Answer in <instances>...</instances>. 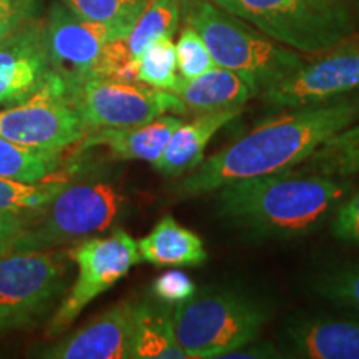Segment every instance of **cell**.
Masks as SVG:
<instances>
[{"instance_id":"obj_1","label":"cell","mask_w":359,"mask_h":359,"mask_svg":"<svg viewBox=\"0 0 359 359\" xmlns=\"http://www.w3.org/2000/svg\"><path fill=\"white\" fill-rule=\"evenodd\" d=\"M359 118V97L296 107L258 123L201 161L175 185L180 198L215 193L224 185L298 168L314 151Z\"/></svg>"},{"instance_id":"obj_2","label":"cell","mask_w":359,"mask_h":359,"mask_svg":"<svg viewBox=\"0 0 359 359\" xmlns=\"http://www.w3.org/2000/svg\"><path fill=\"white\" fill-rule=\"evenodd\" d=\"M351 191L344 178L294 168L224 185L217 191V210L250 236L291 240L331 223Z\"/></svg>"},{"instance_id":"obj_3","label":"cell","mask_w":359,"mask_h":359,"mask_svg":"<svg viewBox=\"0 0 359 359\" xmlns=\"http://www.w3.org/2000/svg\"><path fill=\"white\" fill-rule=\"evenodd\" d=\"M125 210L127 195L118 175L105 165L79 168L42 210L32 213L12 251L55 250L77 243L115 228Z\"/></svg>"},{"instance_id":"obj_4","label":"cell","mask_w":359,"mask_h":359,"mask_svg":"<svg viewBox=\"0 0 359 359\" xmlns=\"http://www.w3.org/2000/svg\"><path fill=\"white\" fill-rule=\"evenodd\" d=\"M183 7L187 24L201 35L215 64L240 75L253 97H263L306 64L293 48L215 6L212 0H183Z\"/></svg>"},{"instance_id":"obj_5","label":"cell","mask_w":359,"mask_h":359,"mask_svg":"<svg viewBox=\"0 0 359 359\" xmlns=\"http://www.w3.org/2000/svg\"><path fill=\"white\" fill-rule=\"evenodd\" d=\"M269 311L262 299L236 286H208L173 306V327L187 358H224L258 339Z\"/></svg>"},{"instance_id":"obj_6","label":"cell","mask_w":359,"mask_h":359,"mask_svg":"<svg viewBox=\"0 0 359 359\" xmlns=\"http://www.w3.org/2000/svg\"><path fill=\"white\" fill-rule=\"evenodd\" d=\"M285 47L303 53L327 52L353 32L343 0H212Z\"/></svg>"},{"instance_id":"obj_7","label":"cell","mask_w":359,"mask_h":359,"mask_svg":"<svg viewBox=\"0 0 359 359\" xmlns=\"http://www.w3.org/2000/svg\"><path fill=\"white\" fill-rule=\"evenodd\" d=\"M70 263L64 250L0 257V331L27 330L43 321L65 296Z\"/></svg>"},{"instance_id":"obj_8","label":"cell","mask_w":359,"mask_h":359,"mask_svg":"<svg viewBox=\"0 0 359 359\" xmlns=\"http://www.w3.org/2000/svg\"><path fill=\"white\" fill-rule=\"evenodd\" d=\"M72 263L77 264V280L58 303L47 323V338L65 333L93 299L109 291L142 262L138 241L123 228H111L109 236L85 238L67 250Z\"/></svg>"},{"instance_id":"obj_9","label":"cell","mask_w":359,"mask_h":359,"mask_svg":"<svg viewBox=\"0 0 359 359\" xmlns=\"http://www.w3.org/2000/svg\"><path fill=\"white\" fill-rule=\"evenodd\" d=\"M85 133L87 128L72 103V88L55 72L32 98L0 107V137L19 145L62 151L77 145Z\"/></svg>"},{"instance_id":"obj_10","label":"cell","mask_w":359,"mask_h":359,"mask_svg":"<svg viewBox=\"0 0 359 359\" xmlns=\"http://www.w3.org/2000/svg\"><path fill=\"white\" fill-rule=\"evenodd\" d=\"M72 103L87 132L137 127L165 114L188 115L183 102L173 92L142 82L109 79L85 80L72 90Z\"/></svg>"},{"instance_id":"obj_11","label":"cell","mask_w":359,"mask_h":359,"mask_svg":"<svg viewBox=\"0 0 359 359\" xmlns=\"http://www.w3.org/2000/svg\"><path fill=\"white\" fill-rule=\"evenodd\" d=\"M43 29L52 70L72 90L92 77L107 45L128 37L127 30L120 27L82 19L60 0L50 4Z\"/></svg>"},{"instance_id":"obj_12","label":"cell","mask_w":359,"mask_h":359,"mask_svg":"<svg viewBox=\"0 0 359 359\" xmlns=\"http://www.w3.org/2000/svg\"><path fill=\"white\" fill-rule=\"evenodd\" d=\"M359 88V42L341 45L283 80L262 97L278 109L321 103Z\"/></svg>"},{"instance_id":"obj_13","label":"cell","mask_w":359,"mask_h":359,"mask_svg":"<svg viewBox=\"0 0 359 359\" xmlns=\"http://www.w3.org/2000/svg\"><path fill=\"white\" fill-rule=\"evenodd\" d=\"M52 72L43 20L35 17L0 40V107L32 98Z\"/></svg>"},{"instance_id":"obj_14","label":"cell","mask_w":359,"mask_h":359,"mask_svg":"<svg viewBox=\"0 0 359 359\" xmlns=\"http://www.w3.org/2000/svg\"><path fill=\"white\" fill-rule=\"evenodd\" d=\"M135 302H122L98 314L83 327L40 351L47 359H127L132 358Z\"/></svg>"},{"instance_id":"obj_15","label":"cell","mask_w":359,"mask_h":359,"mask_svg":"<svg viewBox=\"0 0 359 359\" xmlns=\"http://www.w3.org/2000/svg\"><path fill=\"white\" fill-rule=\"evenodd\" d=\"M296 356L309 359H359V316H303L285 327Z\"/></svg>"},{"instance_id":"obj_16","label":"cell","mask_w":359,"mask_h":359,"mask_svg":"<svg viewBox=\"0 0 359 359\" xmlns=\"http://www.w3.org/2000/svg\"><path fill=\"white\" fill-rule=\"evenodd\" d=\"M182 123L180 115L165 114L137 127L92 130L75 147L77 154L105 147L115 160H143L154 165L163 155L170 138Z\"/></svg>"},{"instance_id":"obj_17","label":"cell","mask_w":359,"mask_h":359,"mask_svg":"<svg viewBox=\"0 0 359 359\" xmlns=\"http://www.w3.org/2000/svg\"><path fill=\"white\" fill-rule=\"evenodd\" d=\"M241 110L215 111V114L196 115L191 122H183L175 130L163 155L155 161L154 167L165 177H182L195 170L205 160V150L212 138L235 120Z\"/></svg>"},{"instance_id":"obj_18","label":"cell","mask_w":359,"mask_h":359,"mask_svg":"<svg viewBox=\"0 0 359 359\" xmlns=\"http://www.w3.org/2000/svg\"><path fill=\"white\" fill-rule=\"evenodd\" d=\"M172 92L183 102L187 114L195 115L243 110L246 102L253 97L248 83L240 75L218 65L196 79L180 77Z\"/></svg>"},{"instance_id":"obj_19","label":"cell","mask_w":359,"mask_h":359,"mask_svg":"<svg viewBox=\"0 0 359 359\" xmlns=\"http://www.w3.org/2000/svg\"><path fill=\"white\" fill-rule=\"evenodd\" d=\"M138 251L142 262L154 266H200L208 259L203 240L173 217L161 218L138 241Z\"/></svg>"},{"instance_id":"obj_20","label":"cell","mask_w":359,"mask_h":359,"mask_svg":"<svg viewBox=\"0 0 359 359\" xmlns=\"http://www.w3.org/2000/svg\"><path fill=\"white\" fill-rule=\"evenodd\" d=\"M133 359H185L173 327V306L158 299L135 303Z\"/></svg>"},{"instance_id":"obj_21","label":"cell","mask_w":359,"mask_h":359,"mask_svg":"<svg viewBox=\"0 0 359 359\" xmlns=\"http://www.w3.org/2000/svg\"><path fill=\"white\" fill-rule=\"evenodd\" d=\"M296 170L341 178L359 175V123L349 125L327 138Z\"/></svg>"},{"instance_id":"obj_22","label":"cell","mask_w":359,"mask_h":359,"mask_svg":"<svg viewBox=\"0 0 359 359\" xmlns=\"http://www.w3.org/2000/svg\"><path fill=\"white\" fill-rule=\"evenodd\" d=\"M62 151L24 147L0 137V177L25 183H40L55 177Z\"/></svg>"},{"instance_id":"obj_23","label":"cell","mask_w":359,"mask_h":359,"mask_svg":"<svg viewBox=\"0 0 359 359\" xmlns=\"http://www.w3.org/2000/svg\"><path fill=\"white\" fill-rule=\"evenodd\" d=\"M183 0H150L125 39L130 55L138 60L148 45L161 37H173L182 17Z\"/></svg>"},{"instance_id":"obj_24","label":"cell","mask_w":359,"mask_h":359,"mask_svg":"<svg viewBox=\"0 0 359 359\" xmlns=\"http://www.w3.org/2000/svg\"><path fill=\"white\" fill-rule=\"evenodd\" d=\"M178 79L177 47L173 37H161L148 45L138 58V82L172 92Z\"/></svg>"},{"instance_id":"obj_25","label":"cell","mask_w":359,"mask_h":359,"mask_svg":"<svg viewBox=\"0 0 359 359\" xmlns=\"http://www.w3.org/2000/svg\"><path fill=\"white\" fill-rule=\"evenodd\" d=\"M67 177L57 175L55 182L25 183L0 177V210L2 212H37L60 190Z\"/></svg>"},{"instance_id":"obj_26","label":"cell","mask_w":359,"mask_h":359,"mask_svg":"<svg viewBox=\"0 0 359 359\" xmlns=\"http://www.w3.org/2000/svg\"><path fill=\"white\" fill-rule=\"evenodd\" d=\"M60 2H64L82 19L120 27L130 34L150 0H60Z\"/></svg>"},{"instance_id":"obj_27","label":"cell","mask_w":359,"mask_h":359,"mask_svg":"<svg viewBox=\"0 0 359 359\" xmlns=\"http://www.w3.org/2000/svg\"><path fill=\"white\" fill-rule=\"evenodd\" d=\"M313 290L330 303L359 313V262L333 266L313 281Z\"/></svg>"},{"instance_id":"obj_28","label":"cell","mask_w":359,"mask_h":359,"mask_svg":"<svg viewBox=\"0 0 359 359\" xmlns=\"http://www.w3.org/2000/svg\"><path fill=\"white\" fill-rule=\"evenodd\" d=\"M175 47H177L178 75L182 79H196L205 72L217 67L201 35L191 25L187 24L185 29L182 30Z\"/></svg>"},{"instance_id":"obj_29","label":"cell","mask_w":359,"mask_h":359,"mask_svg":"<svg viewBox=\"0 0 359 359\" xmlns=\"http://www.w3.org/2000/svg\"><path fill=\"white\" fill-rule=\"evenodd\" d=\"M151 293L158 302L175 306V304L191 298L196 293V285L182 269H168L156 276L151 283Z\"/></svg>"},{"instance_id":"obj_30","label":"cell","mask_w":359,"mask_h":359,"mask_svg":"<svg viewBox=\"0 0 359 359\" xmlns=\"http://www.w3.org/2000/svg\"><path fill=\"white\" fill-rule=\"evenodd\" d=\"M331 233L341 241L359 245V190L341 203L331 219Z\"/></svg>"},{"instance_id":"obj_31","label":"cell","mask_w":359,"mask_h":359,"mask_svg":"<svg viewBox=\"0 0 359 359\" xmlns=\"http://www.w3.org/2000/svg\"><path fill=\"white\" fill-rule=\"evenodd\" d=\"M34 212H2L0 210V257L11 253L15 241L29 226Z\"/></svg>"},{"instance_id":"obj_32","label":"cell","mask_w":359,"mask_h":359,"mask_svg":"<svg viewBox=\"0 0 359 359\" xmlns=\"http://www.w3.org/2000/svg\"><path fill=\"white\" fill-rule=\"evenodd\" d=\"M39 0H0V19L27 22L37 17Z\"/></svg>"},{"instance_id":"obj_33","label":"cell","mask_w":359,"mask_h":359,"mask_svg":"<svg viewBox=\"0 0 359 359\" xmlns=\"http://www.w3.org/2000/svg\"><path fill=\"white\" fill-rule=\"evenodd\" d=\"M283 354L273 343H263V341L255 339L245 346L235 349V351L228 353L224 358H281Z\"/></svg>"},{"instance_id":"obj_34","label":"cell","mask_w":359,"mask_h":359,"mask_svg":"<svg viewBox=\"0 0 359 359\" xmlns=\"http://www.w3.org/2000/svg\"><path fill=\"white\" fill-rule=\"evenodd\" d=\"M24 22H19V20H11V19H0V37H6L12 32V30H15L17 27H20Z\"/></svg>"},{"instance_id":"obj_35","label":"cell","mask_w":359,"mask_h":359,"mask_svg":"<svg viewBox=\"0 0 359 359\" xmlns=\"http://www.w3.org/2000/svg\"><path fill=\"white\" fill-rule=\"evenodd\" d=\"M2 39H4V37H0V40H2Z\"/></svg>"}]
</instances>
